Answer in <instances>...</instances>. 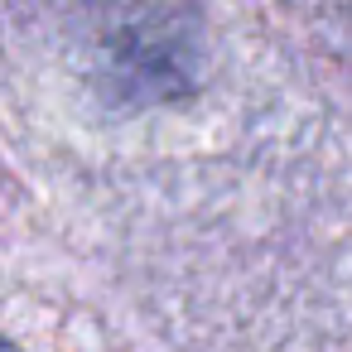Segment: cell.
Returning <instances> with one entry per match:
<instances>
[{"instance_id": "1", "label": "cell", "mask_w": 352, "mask_h": 352, "mask_svg": "<svg viewBox=\"0 0 352 352\" xmlns=\"http://www.w3.org/2000/svg\"><path fill=\"white\" fill-rule=\"evenodd\" d=\"M10 352H15V347H10Z\"/></svg>"}]
</instances>
